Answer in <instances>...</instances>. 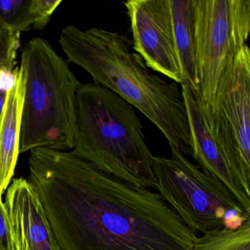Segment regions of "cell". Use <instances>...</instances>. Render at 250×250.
I'll use <instances>...</instances> for the list:
<instances>
[{
  "mask_svg": "<svg viewBox=\"0 0 250 250\" xmlns=\"http://www.w3.org/2000/svg\"><path fill=\"white\" fill-rule=\"evenodd\" d=\"M34 187L61 250H193L197 233L159 193L104 173L71 151H30Z\"/></svg>",
  "mask_w": 250,
  "mask_h": 250,
  "instance_id": "obj_1",
  "label": "cell"
},
{
  "mask_svg": "<svg viewBox=\"0 0 250 250\" xmlns=\"http://www.w3.org/2000/svg\"><path fill=\"white\" fill-rule=\"evenodd\" d=\"M59 43L68 61L87 71L93 83L112 90L137 108L165 136L169 146L191 156L187 109L178 84L152 73L131 50L125 36L100 27L81 30L70 24Z\"/></svg>",
  "mask_w": 250,
  "mask_h": 250,
  "instance_id": "obj_2",
  "label": "cell"
},
{
  "mask_svg": "<svg viewBox=\"0 0 250 250\" xmlns=\"http://www.w3.org/2000/svg\"><path fill=\"white\" fill-rule=\"evenodd\" d=\"M73 153L99 170L141 188H155L153 158L134 107L96 83H80Z\"/></svg>",
  "mask_w": 250,
  "mask_h": 250,
  "instance_id": "obj_3",
  "label": "cell"
},
{
  "mask_svg": "<svg viewBox=\"0 0 250 250\" xmlns=\"http://www.w3.org/2000/svg\"><path fill=\"white\" fill-rule=\"evenodd\" d=\"M26 71L20 153L36 148L71 151L80 83L49 42L32 39L21 62Z\"/></svg>",
  "mask_w": 250,
  "mask_h": 250,
  "instance_id": "obj_4",
  "label": "cell"
},
{
  "mask_svg": "<svg viewBox=\"0 0 250 250\" xmlns=\"http://www.w3.org/2000/svg\"><path fill=\"white\" fill-rule=\"evenodd\" d=\"M170 157L154 156L155 188L191 230L237 229L250 219L228 187L169 146Z\"/></svg>",
  "mask_w": 250,
  "mask_h": 250,
  "instance_id": "obj_5",
  "label": "cell"
},
{
  "mask_svg": "<svg viewBox=\"0 0 250 250\" xmlns=\"http://www.w3.org/2000/svg\"><path fill=\"white\" fill-rule=\"evenodd\" d=\"M192 5L196 65L207 104L225 68L247 44L250 0H192Z\"/></svg>",
  "mask_w": 250,
  "mask_h": 250,
  "instance_id": "obj_6",
  "label": "cell"
},
{
  "mask_svg": "<svg viewBox=\"0 0 250 250\" xmlns=\"http://www.w3.org/2000/svg\"><path fill=\"white\" fill-rule=\"evenodd\" d=\"M210 131L229 168L250 195V50L245 45L225 68L206 104Z\"/></svg>",
  "mask_w": 250,
  "mask_h": 250,
  "instance_id": "obj_7",
  "label": "cell"
},
{
  "mask_svg": "<svg viewBox=\"0 0 250 250\" xmlns=\"http://www.w3.org/2000/svg\"><path fill=\"white\" fill-rule=\"evenodd\" d=\"M124 4L129 18L134 50L147 68L182 84L168 0H128Z\"/></svg>",
  "mask_w": 250,
  "mask_h": 250,
  "instance_id": "obj_8",
  "label": "cell"
},
{
  "mask_svg": "<svg viewBox=\"0 0 250 250\" xmlns=\"http://www.w3.org/2000/svg\"><path fill=\"white\" fill-rule=\"evenodd\" d=\"M181 92L187 109L191 143V157L205 173L223 183L246 212L250 213V195L237 181L210 131L206 103L199 90L183 83Z\"/></svg>",
  "mask_w": 250,
  "mask_h": 250,
  "instance_id": "obj_9",
  "label": "cell"
},
{
  "mask_svg": "<svg viewBox=\"0 0 250 250\" xmlns=\"http://www.w3.org/2000/svg\"><path fill=\"white\" fill-rule=\"evenodd\" d=\"M4 206L13 250H61L40 198L28 180L13 181L7 188Z\"/></svg>",
  "mask_w": 250,
  "mask_h": 250,
  "instance_id": "obj_10",
  "label": "cell"
},
{
  "mask_svg": "<svg viewBox=\"0 0 250 250\" xmlns=\"http://www.w3.org/2000/svg\"><path fill=\"white\" fill-rule=\"evenodd\" d=\"M15 85L8 92L0 118V200L14 175L21 136V115L25 90L26 71L20 63L17 67Z\"/></svg>",
  "mask_w": 250,
  "mask_h": 250,
  "instance_id": "obj_11",
  "label": "cell"
},
{
  "mask_svg": "<svg viewBox=\"0 0 250 250\" xmlns=\"http://www.w3.org/2000/svg\"><path fill=\"white\" fill-rule=\"evenodd\" d=\"M172 33L184 83L200 90L193 23L192 0H168Z\"/></svg>",
  "mask_w": 250,
  "mask_h": 250,
  "instance_id": "obj_12",
  "label": "cell"
},
{
  "mask_svg": "<svg viewBox=\"0 0 250 250\" xmlns=\"http://www.w3.org/2000/svg\"><path fill=\"white\" fill-rule=\"evenodd\" d=\"M193 250H250V219L237 229L204 232L196 238Z\"/></svg>",
  "mask_w": 250,
  "mask_h": 250,
  "instance_id": "obj_13",
  "label": "cell"
},
{
  "mask_svg": "<svg viewBox=\"0 0 250 250\" xmlns=\"http://www.w3.org/2000/svg\"><path fill=\"white\" fill-rule=\"evenodd\" d=\"M33 0H0V21L17 33L33 27L42 30L40 19L35 14Z\"/></svg>",
  "mask_w": 250,
  "mask_h": 250,
  "instance_id": "obj_14",
  "label": "cell"
},
{
  "mask_svg": "<svg viewBox=\"0 0 250 250\" xmlns=\"http://www.w3.org/2000/svg\"><path fill=\"white\" fill-rule=\"evenodd\" d=\"M20 34L0 21V69L14 71L20 46Z\"/></svg>",
  "mask_w": 250,
  "mask_h": 250,
  "instance_id": "obj_15",
  "label": "cell"
},
{
  "mask_svg": "<svg viewBox=\"0 0 250 250\" xmlns=\"http://www.w3.org/2000/svg\"><path fill=\"white\" fill-rule=\"evenodd\" d=\"M62 3V0H33V10L40 18L42 28H44L51 16Z\"/></svg>",
  "mask_w": 250,
  "mask_h": 250,
  "instance_id": "obj_16",
  "label": "cell"
},
{
  "mask_svg": "<svg viewBox=\"0 0 250 250\" xmlns=\"http://www.w3.org/2000/svg\"><path fill=\"white\" fill-rule=\"evenodd\" d=\"M0 250H13L9 222L2 200H0Z\"/></svg>",
  "mask_w": 250,
  "mask_h": 250,
  "instance_id": "obj_17",
  "label": "cell"
},
{
  "mask_svg": "<svg viewBox=\"0 0 250 250\" xmlns=\"http://www.w3.org/2000/svg\"><path fill=\"white\" fill-rule=\"evenodd\" d=\"M17 78V68L14 71L0 69V90L9 91L15 85Z\"/></svg>",
  "mask_w": 250,
  "mask_h": 250,
  "instance_id": "obj_18",
  "label": "cell"
},
{
  "mask_svg": "<svg viewBox=\"0 0 250 250\" xmlns=\"http://www.w3.org/2000/svg\"><path fill=\"white\" fill-rule=\"evenodd\" d=\"M7 95H8V92L0 90V118L2 116V112H3L4 106H5V102H6Z\"/></svg>",
  "mask_w": 250,
  "mask_h": 250,
  "instance_id": "obj_19",
  "label": "cell"
}]
</instances>
